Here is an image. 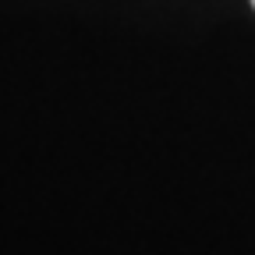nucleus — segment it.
Wrapping results in <instances>:
<instances>
[{"label": "nucleus", "mask_w": 255, "mask_h": 255, "mask_svg": "<svg viewBox=\"0 0 255 255\" xmlns=\"http://www.w3.org/2000/svg\"><path fill=\"white\" fill-rule=\"evenodd\" d=\"M252 7H255V0H252Z\"/></svg>", "instance_id": "nucleus-1"}]
</instances>
